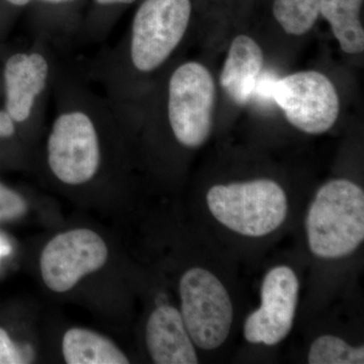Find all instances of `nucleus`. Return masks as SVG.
Returning a JSON list of instances; mask_svg holds the SVG:
<instances>
[{
    "instance_id": "nucleus-1",
    "label": "nucleus",
    "mask_w": 364,
    "mask_h": 364,
    "mask_svg": "<svg viewBox=\"0 0 364 364\" xmlns=\"http://www.w3.org/2000/svg\"><path fill=\"white\" fill-rule=\"evenodd\" d=\"M311 252L323 259L353 253L364 240V193L348 179H334L318 189L306 218Z\"/></svg>"
},
{
    "instance_id": "nucleus-2",
    "label": "nucleus",
    "mask_w": 364,
    "mask_h": 364,
    "mask_svg": "<svg viewBox=\"0 0 364 364\" xmlns=\"http://www.w3.org/2000/svg\"><path fill=\"white\" fill-rule=\"evenodd\" d=\"M86 100H72L60 107L47 141L52 173L67 186H82L97 176L102 162L100 111Z\"/></svg>"
},
{
    "instance_id": "nucleus-3",
    "label": "nucleus",
    "mask_w": 364,
    "mask_h": 364,
    "mask_svg": "<svg viewBox=\"0 0 364 364\" xmlns=\"http://www.w3.org/2000/svg\"><path fill=\"white\" fill-rule=\"evenodd\" d=\"M208 210L218 222L242 236H267L286 221V191L272 179L218 184L208 191Z\"/></svg>"
},
{
    "instance_id": "nucleus-4",
    "label": "nucleus",
    "mask_w": 364,
    "mask_h": 364,
    "mask_svg": "<svg viewBox=\"0 0 364 364\" xmlns=\"http://www.w3.org/2000/svg\"><path fill=\"white\" fill-rule=\"evenodd\" d=\"M191 0H145L132 23L129 56L141 73L156 70L181 44L191 21Z\"/></svg>"
},
{
    "instance_id": "nucleus-5",
    "label": "nucleus",
    "mask_w": 364,
    "mask_h": 364,
    "mask_svg": "<svg viewBox=\"0 0 364 364\" xmlns=\"http://www.w3.org/2000/svg\"><path fill=\"white\" fill-rule=\"evenodd\" d=\"M181 317L189 336L203 350L225 343L233 323V305L226 287L215 274L193 267L179 282Z\"/></svg>"
},
{
    "instance_id": "nucleus-6",
    "label": "nucleus",
    "mask_w": 364,
    "mask_h": 364,
    "mask_svg": "<svg viewBox=\"0 0 364 364\" xmlns=\"http://www.w3.org/2000/svg\"><path fill=\"white\" fill-rule=\"evenodd\" d=\"M215 102L212 74L198 62L177 67L168 83L167 116L172 133L182 146L198 148L210 136Z\"/></svg>"
},
{
    "instance_id": "nucleus-7",
    "label": "nucleus",
    "mask_w": 364,
    "mask_h": 364,
    "mask_svg": "<svg viewBox=\"0 0 364 364\" xmlns=\"http://www.w3.org/2000/svg\"><path fill=\"white\" fill-rule=\"evenodd\" d=\"M272 97L287 121L304 133L324 134L338 117V93L321 72H298L275 81Z\"/></svg>"
},
{
    "instance_id": "nucleus-8",
    "label": "nucleus",
    "mask_w": 364,
    "mask_h": 364,
    "mask_svg": "<svg viewBox=\"0 0 364 364\" xmlns=\"http://www.w3.org/2000/svg\"><path fill=\"white\" fill-rule=\"evenodd\" d=\"M109 250L100 235L75 229L57 235L45 246L40 259L46 286L55 293H66L107 260Z\"/></svg>"
},
{
    "instance_id": "nucleus-9",
    "label": "nucleus",
    "mask_w": 364,
    "mask_h": 364,
    "mask_svg": "<svg viewBox=\"0 0 364 364\" xmlns=\"http://www.w3.org/2000/svg\"><path fill=\"white\" fill-rule=\"evenodd\" d=\"M299 279L291 267L270 269L261 287V306L246 318L244 337L253 344L273 346L286 339L293 328Z\"/></svg>"
},
{
    "instance_id": "nucleus-10",
    "label": "nucleus",
    "mask_w": 364,
    "mask_h": 364,
    "mask_svg": "<svg viewBox=\"0 0 364 364\" xmlns=\"http://www.w3.org/2000/svg\"><path fill=\"white\" fill-rule=\"evenodd\" d=\"M49 61L40 52L16 53L4 67L6 111L16 124L32 116L38 98L44 92L50 78Z\"/></svg>"
},
{
    "instance_id": "nucleus-11",
    "label": "nucleus",
    "mask_w": 364,
    "mask_h": 364,
    "mask_svg": "<svg viewBox=\"0 0 364 364\" xmlns=\"http://www.w3.org/2000/svg\"><path fill=\"white\" fill-rule=\"evenodd\" d=\"M146 343L155 363H198L195 343L189 336L181 312L173 306H160L151 314L146 327Z\"/></svg>"
},
{
    "instance_id": "nucleus-12",
    "label": "nucleus",
    "mask_w": 364,
    "mask_h": 364,
    "mask_svg": "<svg viewBox=\"0 0 364 364\" xmlns=\"http://www.w3.org/2000/svg\"><path fill=\"white\" fill-rule=\"evenodd\" d=\"M264 57L260 46L246 35L235 38L221 73L222 87L237 104L252 97L262 72Z\"/></svg>"
},
{
    "instance_id": "nucleus-13",
    "label": "nucleus",
    "mask_w": 364,
    "mask_h": 364,
    "mask_svg": "<svg viewBox=\"0 0 364 364\" xmlns=\"http://www.w3.org/2000/svg\"><path fill=\"white\" fill-rule=\"evenodd\" d=\"M62 349L69 364L129 363L127 356L111 340L90 330H68L64 335Z\"/></svg>"
},
{
    "instance_id": "nucleus-14",
    "label": "nucleus",
    "mask_w": 364,
    "mask_h": 364,
    "mask_svg": "<svg viewBox=\"0 0 364 364\" xmlns=\"http://www.w3.org/2000/svg\"><path fill=\"white\" fill-rule=\"evenodd\" d=\"M363 0H322L320 14L331 26L342 51L360 54L364 50V30L360 21Z\"/></svg>"
},
{
    "instance_id": "nucleus-15",
    "label": "nucleus",
    "mask_w": 364,
    "mask_h": 364,
    "mask_svg": "<svg viewBox=\"0 0 364 364\" xmlns=\"http://www.w3.org/2000/svg\"><path fill=\"white\" fill-rule=\"evenodd\" d=\"M322 0H274L275 20L289 35L301 36L315 25Z\"/></svg>"
},
{
    "instance_id": "nucleus-16",
    "label": "nucleus",
    "mask_w": 364,
    "mask_h": 364,
    "mask_svg": "<svg viewBox=\"0 0 364 364\" xmlns=\"http://www.w3.org/2000/svg\"><path fill=\"white\" fill-rule=\"evenodd\" d=\"M311 364H363V346L354 347L333 335L318 337L311 345L308 354Z\"/></svg>"
},
{
    "instance_id": "nucleus-17",
    "label": "nucleus",
    "mask_w": 364,
    "mask_h": 364,
    "mask_svg": "<svg viewBox=\"0 0 364 364\" xmlns=\"http://www.w3.org/2000/svg\"><path fill=\"white\" fill-rule=\"evenodd\" d=\"M26 210L25 200L0 183V222L16 219L25 214Z\"/></svg>"
},
{
    "instance_id": "nucleus-18",
    "label": "nucleus",
    "mask_w": 364,
    "mask_h": 364,
    "mask_svg": "<svg viewBox=\"0 0 364 364\" xmlns=\"http://www.w3.org/2000/svg\"><path fill=\"white\" fill-rule=\"evenodd\" d=\"M23 363H26L23 352L18 350L4 329H0V364Z\"/></svg>"
},
{
    "instance_id": "nucleus-19",
    "label": "nucleus",
    "mask_w": 364,
    "mask_h": 364,
    "mask_svg": "<svg viewBox=\"0 0 364 364\" xmlns=\"http://www.w3.org/2000/svg\"><path fill=\"white\" fill-rule=\"evenodd\" d=\"M16 122L6 111H0V138H9L16 132Z\"/></svg>"
},
{
    "instance_id": "nucleus-20",
    "label": "nucleus",
    "mask_w": 364,
    "mask_h": 364,
    "mask_svg": "<svg viewBox=\"0 0 364 364\" xmlns=\"http://www.w3.org/2000/svg\"><path fill=\"white\" fill-rule=\"evenodd\" d=\"M11 252V245L4 237L0 236V259L9 255Z\"/></svg>"
},
{
    "instance_id": "nucleus-21",
    "label": "nucleus",
    "mask_w": 364,
    "mask_h": 364,
    "mask_svg": "<svg viewBox=\"0 0 364 364\" xmlns=\"http://www.w3.org/2000/svg\"><path fill=\"white\" fill-rule=\"evenodd\" d=\"M100 6H114V4H131L136 0H95Z\"/></svg>"
},
{
    "instance_id": "nucleus-22",
    "label": "nucleus",
    "mask_w": 364,
    "mask_h": 364,
    "mask_svg": "<svg viewBox=\"0 0 364 364\" xmlns=\"http://www.w3.org/2000/svg\"><path fill=\"white\" fill-rule=\"evenodd\" d=\"M9 4H14V6H26V4H30L33 0H7Z\"/></svg>"
},
{
    "instance_id": "nucleus-23",
    "label": "nucleus",
    "mask_w": 364,
    "mask_h": 364,
    "mask_svg": "<svg viewBox=\"0 0 364 364\" xmlns=\"http://www.w3.org/2000/svg\"><path fill=\"white\" fill-rule=\"evenodd\" d=\"M40 1L46 2V4H60L74 1V0H40Z\"/></svg>"
}]
</instances>
